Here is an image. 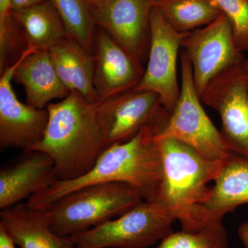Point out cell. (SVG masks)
<instances>
[{
    "mask_svg": "<svg viewBox=\"0 0 248 248\" xmlns=\"http://www.w3.org/2000/svg\"><path fill=\"white\" fill-rule=\"evenodd\" d=\"M119 97L91 103L79 93L71 92L60 102L47 106L45 136L31 151L51 156L55 180L78 179L94 167L110 146L109 134Z\"/></svg>",
    "mask_w": 248,
    "mask_h": 248,
    "instance_id": "obj_1",
    "label": "cell"
},
{
    "mask_svg": "<svg viewBox=\"0 0 248 248\" xmlns=\"http://www.w3.org/2000/svg\"><path fill=\"white\" fill-rule=\"evenodd\" d=\"M157 129L146 126L134 138L108 147L94 167L73 180H54L31 196L29 207L43 210L67 194L90 185L104 183L128 184L140 191L143 200L156 202L162 180V160L155 135Z\"/></svg>",
    "mask_w": 248,
    "mask_h": 248,
    "instance_id": "obj_2",
    "label": "cell"
},
{
    "mask_svg": "<svg viewBox=\"0 0 248 248\" xmlns=\"http://www.w3.org/2000/svg\"><path fill=\"white\" fill-rule=\"evenodd\" d=\"M155 140L162 160V180L156 202L180 222L183 231L195 232L213 225L205 208L211 192L208 184L215 179L222 161L206 159L174 139Z\"/></svg>",
    "mask_w": 248,
    "mask_h": 248,
    "instance_id": "obj_3",
    "label": "cell"
},
{
    "mask_svg": "<svg viewBox=\"0 0 248 248\" xmlns=\"http://www.w3.org/2000/svg\"><path fill=\"white\" fill-rule=\"evenodd\" d=\"M143 201L128 184L104 183L73 191L43 210L54 232L73 236L122 216Z\"/></svg>",
    "mask_w": 248,
    "mask_h": 248,
    "instance_id": "obj_4",
    "label": "cell"
},
{
    "mask_svg": "<svg viewBox=\"0 0 248 248\" xmlns=\"http://www.w3.org/2000/svg\"><path fill=\"white\" fill-rule=\"evenodd\" d=\"M180 62V95L167 124L155 139H174L192 147L206 159L223 161L234 152L202 107L194 85L192 65L184 50Z\"/></svg>",
    "mask_w": 248,
    "mask_h": 248,
    "instance_id": "obj_5",
    "label": "cell"
},
{
    "mask_svg": "<svg viewBox=\"0 0 248 248\" xmlns=\"http://www.w3.org/2000/svg\"><path fill=\"white\" fill-rule=\"evenodd\" d=\"M175 221L159 202L143 201L115 219L73 236L75 248H148L171 234Z\"/></svg>",
    "mask_w": 248,
    "mask_h": 248,
    "instance_id": "obj_6",
    "label": "cell"
},
{
    "mask_svg": "<svg viewBox=\"0 0 248 248\" xmlns=\"http://www.w3.org/2000/svg\"><path fill=\"white\" fill-rule=\"evenodd\" d=\"M200 99L216 110L221 133L236 154L248 159V60L246 57L218 73Z\"/></svg>",
    "mask_w": 248,
    "mask_h": 248,
    "instance_id": "obj_7",
    "label": "cell"
},
{
    "mask_svg": "<svg viewBox=\"0 0 248 248\" xmlns=\"http://www.w3.org/2000/svg\"><path fill=\"white\" fill-rule=\"evenodd\" d=\"M151 45L144 74L135 91H152L159 94L163 106L172 112L180 95L177 63L182 42L188 32H179L156 7L150 19Z\"/></svg>",
    "mask_w": 248,
    "mask_h": 248,
    "instance_id": "obj_8",
    "label": "cell"
},
{
    "mask_svg": "<svg viewBox=\"0 0 248 248\" xmlns=\"http://www.w3.org/2000/svg\"><path fill=\"white\" fill-rule=\"evenodd\" d=\"M182 47L192 65L200 98L215 76L245 57L235 44L231 22L223 14L208 25L189 32Z\"/></svg>",
    "mask_w": 248,
    "mask_h": 248,
    "instance_id": "obj_9",
    "label": "cell"
},
{
    "mask_svg": "<svg viewBox=\"0 0 248 248\" xmlns=\"http://www.w3.org/2000/svg\"><path fill=\"white\" fill-rule=\"evenodd\" d=\"M154 0H110L93 9L97 27L109 34L143 66L151 45L150 19Z\"/></svg>",
    "mask_w": 248,
    "mask_h": 248,
    "instance_id": "obj_10",
    "label": "cell"
},
{
    "mask_svg": "<svg viewBox=\"0 0 248 248\" xmlns=\"http://www.w3.org/2000/svg\"><path fill=\"white\" fill-rule=\"evenodd\" d=\"M19 62L0 73V146L31 151L45 136L48 112L17 99L12 81Z\"/></svg>",
    "mask_w": 248,
    "mask_h": 248,
    "instance_id": "obj_11",
    "label": "cell"
},
{
    "mask_svg": "<svg viewBox=\"0 0 248 248\" xmlns=\"http://www.w3.org/2000/svg\"><path fill=\"white\" fill-rule=\"evenodd\" d=\"M93 50L94 86L101 100L119 97L140 84L143 66L102 28L96 29Z\"/></svg>",
    "mask_w": 248,
    "mask_h": 248,
    "instance_id": "obj_12",
    "label": "cell"
},
{
    "mask_svg": "<svg viewBox=\"0 0 248 248\" xmlns=\"http://www.w3.org/2000/svg\"><path fill=\"white\" fill-rule=\"evenodd\" d=\"M55 162L50 155L26 151L0 170V209L9 208L50 185Z\"/></svg>",
    "mask_w": 248,
    "mask_h": 248,
    "instance_id": "obj_13",
    "label": "cell"
},
{
    "mask_svg": "<svg viewBox=\"0 0 248 248\" xmlns=\"http://www.w3.org/2000/svg\"><path fill=\"white\" fill-rule=\"evenodd\" d=\"M170 115V112L163 106L156 93L131 91L125 93L118 97L116 104L109 145L128 141L146 126L157 129L160 133Z\"/></svg>",
    "mask_w": 248,
    "mask_h": 248,
    "instance_id": "obj_14",
    "label": "cell"
},
{
    "mask_svg": "<svg viewBox=\"0 0 248 248\" xmlns=\"http://www.w3.org/2000/svg\"><path fill=\"white\" fill-rule=\"evenodd\" d=\"M14 80L24 88L27 104L35 108H46L50 101L63 99L71 93L57 73L49 52L32 46L19 58Z\"/></svg>",
    "mask_w": 248,
    "mask_h": 248,
    "instance_id": "obj_15",
    "label": "cell"
},
{
    "mask_svg": "<svg viewBox=\"0 0 248 248\" xmlns=\"http://www.w3.org/2000/svg\"><path fill=\"white\" fill-rule=\"evenodd\" d=\"M0 223L20 248H75L73 236H60L52 231L45 210L17 203L0 212Z\"/></svg>",
    "mask_w": 248,
    "mask_h": 248,
    "instance_id": "obj_16",
    "label": "cell"
},
{
    "mask_svg": "<svg viewBox=\"0 0 248 248\" xmlns=\"http://www.w3.org/2000/svg\"><path fill=\"white\" fill-rule=\"evenodd\" d=\"M205 208L213 224L239 205L248 204V159L233 153L221 161Z\"/></svg>",
    "mask_w": 248,
    "mask_h": 248,
    "instance_id": "obj_17",
    "label": "cell"
},
{
    "mask_svg": "<svg viewBox=\"0 0 248 248\" xmlns=\"http://www.w3.org/2000/svg\"><path fill=\"white\" fill-rule=\"evenodd\" d=\"M48 52L57 73L71 92L79 93L91 103L101 101L94 86V55L69 37Z\"/></svg>",
    "mask_w": 248,
    "mask_h": 248,
    "instance_id": "obj_18",
    "label": "cell"
},
{
    "mask_svg": "<svg viewBox=\"0 0 248 248\" xmlns=\"http://www.w3.org/2000/svg\"><path fill=\"white\" fill-rule=\"evenodd\" d=\"M28 46L49 51L68 37L61 17L50 0H44L22 9L12 10Z\"/></svg>",
    "mask_w": 248,
    "mask_h": 248,
    "instance_id": "obj_19",
    "label": "cell"
},
{
    "mask_svg": "<svg viewBox=\"0 0 248 248\" xmlns=\"http://www.w3.org/2000/svg\"><path fill=\"white\" fill-rule=\"evenodd\" d=\"M154 6L179 32L205 27L222 14L212 0H154Z\"/></svg>",
    "mask_w": 248,
    "mask_h": 248,
    "instance_id": "obj_20",
    "label": "cell"
},
{
    "mask_svg": "<svg viewBox=\"0 0 248 248\" xmlns=\"http://www.w3.org/2000/svg\"><path fill=\"white\" fill-rule=\"evenodd\" d=\"M50 1L62 18L68 37L93 55L97 25L93 9L87 0Z\"/></svg>",
    "mask_w": 248,
    "mask_h": 248,
    "instance_id": "obj_21",
    "label": "cell"
},
{
    "mask_svg": "<svg viewBox=\"0 0 248 248\" xmlns=\"http://www.w3.org/2000/svg\"><path fill=\"white\" fill-rule=\"evenodd\" d=\"M156 248H229L226 228L215 223L199 232L182 231L168 235Z\"/></svg>",
    "mask_w": 248,
    "mask_h": 248,
    "instance_id": "obj_22",
    "label": "cell"
},
{
    "mask_svg": "<svg viewBox=\"0 0 248 248\" xmlns=\"http://www.w3.org/2000/svg\"><path fill=\"white\" fill-rule=\"evenodd\" d=\"M231 22L235 44L248 53V0H212Z\"/></svg>",
    "mask_w": 248,
    "mask_h": 248,
    "instance_id": "obj_23",
    "label": "cell"
},
{
    "mask_svg": "<svg viewBox=\"0 0 248 248\" xmlns=\"http://www.w3.org/2000/svg\"><path fill=\"white\" fill-rule=\"evenodd\" d=\"M16 244L5 227L0 223V248H16Z\"/></svg>",
    "mask_w": 248,
    "mask_h": 248,
    "instance_id": "obj_24",
    "label": "cell"
},
{
    "mask_svg": "<svg viewBox=\"0 0 248 248\" xmlns=\"http://www.w3.org/2000/svg\"><path fill=\"white\" fill-rule=\"evenodd\" d=\"M238 235L244 247L248 248V221L244 222L239 226Z\"/></svg>",
    "mask_w": 248,
    "mask_h": 248,
    "instance_id": "obj_25",
    "label": "cell"
},
{
    "mask_svg": "<svg viewBox=\"0 0 248 248\" xmlns=\"http://www.w3.org/2000/svg\"><path fill=\"white\" fill-rule=\"evenodd\" d=\"M42 1L44 0H12V10L22 9Z\"/></svg>",
    "mask_w": 248,
    "mask_h": 248,
    "instance_id": "obj_26",
    "label": "cell"
},
{
    "mask_svg": "<svg viewBox=\"0 0 248 248\" xmlns=\"http://www.w3.org/2000/svg\"><path fill=\"white\" fill-rule=\"evenodd\" d=\"M110 0H87L93 9H98L108 4Z\"/></svg>",
    "mask_w": 248,
    "mask_h": 248,
    "instance_id": "obj_27",
    "label": "cell"
}]
</instances>
